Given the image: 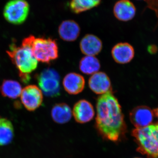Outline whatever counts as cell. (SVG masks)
I'll list each match as a JSON object with an SVG mask.
<instances>
[{
    "mask_svg": "<svg viewBox=\"0 0 158 158\" xmlns=\"http://www.w3.org/2000/svg\"><path fill=\"white\" fill-rule=\"evenodd\" d=\"M95 126L99 135L104 140L118 143L123 140L127 126L121 106L113 91L98 98Z\"/></svg>",
    "mask_w": 158,
    "mask_h": 158,
    "instance_id": "6da1fadb",
    "label": "cell"
},
{
    "mask_svg": "<svg viewBox=\"0 0 158 158\" xmlns=\"http://www.w3.org/2000/svg\"><path fill=\"white\" fill-rule=\"evenodd\" d=\"M11 62L18 70L22 81L27 83L31 79L30 74L37 69L38 61L30 48L24 46H17L14 43L9 46L6 52Z\"/></svg>",
    "mask_w": 158,
    "mask_h": 158,
    "instance_id": "7a4b0ae2",
    "label": "cell"
},
{
    "mask_svg": "<svg viewBox=\"0 0 158 158\" xmlns=\"http://www.w3.org/2000/svg\"><path fill=\"white\" fill-rule=\"evenodd\" d=\"M22 45L30 48L37 61L49 64L59 57V48L55 40L30 35L23 40Z\"/></svg>",
    "mask_w": 158,
    "mask_h": 158,
    "instance_id": "3957f363",
    "label": "cell"
},
{
    "mask_svg": "<svg viewBox=\"0 0 158 158\" xmlns=\"http://www.w3.org/2000/svg\"><path fill=\"white\" fill-rule=\"evenodd\" d=\"M131 135L138 145L137 152L148 158H158V123L135 128Z\"/></svg>",
    "mask_w": 158,
    "mask_h": 158,
    "instance_id": "277c9868",
    "label": "cell"
},
{
    "mask_svg": "<svg viewBox=\"0 0 158 158\" xmlns=\"http://www.w3.org/2000/svg\"><path fill=\"white\" fill-rule=\"evenodd\" d=\"M30 9V5L26 0H10L4 7L3 15L10 23L20 25L27 18Z\"/></svg>",
    "mask_w": 158,
    "mask_h": 158,
    "instance_id": "5b68a950",
    "label": "cell"
},
{
    "mask_svg": "<svg viewBox=\"0 0 158 158\" xmlns=\"http://www.w3.org/2000/svg\"><path fill=\"white\" fill-rule=\"evenodd\" d=\"M40 90L47 96L56 97L60 94V77L56 71L48 68L37 77Z\"/></svg>",
    "mask_w": 158,
    "mask_h": 158,
    "instance_id": "8992f818",
    "label": "cell"
},
{
    "mask_svg": "<svg viewBox=\"0 0 158 158\" xmlns=\"http://www.w3.org/2000/svg\"><path fill=\"white\" fill-rule=\"evenodd\" d=\"M21 101L26 110L35 111L42 105L43 95L40 88L35 85H29L22 89Z\"/></svg>",
    "mask_w": 158,
    "mask_h": 158,
    "instance_id": "52a82bcc",
    "label": "cell"
},
{
    "mask_svg": "<svg viewBox=\"0 0 158 158\" xmlns=\"http://www.w3.org/2000/svg\"><path fill=\"white\" fill-rule=\"evenodd\" d=\"M155 116L153 110L145 106L136 107L130 113V120L136 128L146 127L152 124Z\"/></svg>",
    "mask_w": 158,
    "mask_h": 158,
    "instance_id": "ba28073f",
    "label": "cell"
},
{
    "mask_svg": "<svg viewBox=\"0 0 158 158\" xmlns=\"http://www.w3.org/2000/svg\"><path fill=\"white\" fill-rule=\"evenodd\" d=\"M72 114L77 123L83 124L91 121L94 117L95 112L90 102L83 99L74 105Z\"/></svg>",
    "mask_w": 158,
    "mask_h": 158,
    "instance_id": "9c48e42d",
    "label": "cell"
},
{
    "mask_svg": "<svg viewBox=\"0 0 158 158\" xmlns=\"http://www.w3.org/2000/svg\"><path fill=\"white\" fill-rule=\"evenodd\" d=\"M89 88L97 94H103L112 91L111 81L107 75L102 72L93 74L89 80Z\"/></svg>",
    "mask_w": 158,
    "mask_h": 158,
    "instance_id": "30bf717a",
    "label": "cell"
},
{
    "mask_svg": "<svg viewBox=\"0 0 158 158\" xmlns=\"http://www.w3.org/2000/svg\"><path fill=\"white\" fill-rule=\"evenodd\" d=\"M113 12L114 16L118 20L127 22L135 17L136 9L130 0H119L114 5Z\"/></svg>",
    "mask_w": 158,
    "mask_h": 158,
    "instance_id": "8fae6325",
    "label": "cell"
},
{
    "mask_svg": "<svg viewBox=\"0 0 158 158\" xmlns=\"http://www.w3.org/2000/svg\"><path fill=\"white\" fill-rule=\"evenodd\" d=\"M113 59L118 64H125L131 61L135 56V49L128 43H119L113 47L111 52Z\"/></svg>",
    "mask_w": 158,
    "mask_h": 158,
    "instance_id": "7c38bea8",
    "label": "cell"
},
{
    "mask_svg": "<svg viewBox=\"0 0 158 158\" xmlns=\"http://www.w3.org/2000/svg\"><path fill=\"white\" fill-rule=\"evenodd\" d=\"M85 84L84 77L76 73L67 74L63 80L64 89L67 93L72 95L81 93L84 90Z\"/></svg>",
    "mask_w": 158,
    "mask_h": 158,
    "instance_id": "4fadbf2b",
    "label": "cell"
},
{
    "mask_svg": "<svg viewBox=\"0 0 158 158\" xmlns=\"http://www.w3.org/2000/svg\"><path fill=\"white\" fill-rule=\"evenodd\" d=\"M82 53L87 56L98 55L102 48L101 40L93 34H88L83 37L80 44Z\"/></svg>",
    "mask_w": 158,
    "mask_h": 158,
    "instance_id": "5bb4252c",
    "label": "cell"
},
{
    "mask_svg": "<svg viewBox=\"0 0 158 158\" xmlns=\"http://www.w3.org/2000/svg\"><path fill=\"white\" fill-rule=\"evenodd\" d=\"M81 32L78 24L73 20L63 21L58 29L59 37L63 40L72 42L76 40Z\"/></svg>",
    "mask_w": 158,
    "mask_h": 158,
    "instance_id": "9a60e30c",
    "label": "cell"
},
{
    "mask_svg": "<svg viewBox=\"0 0 158 158\" xmlns=\"http://www.w3.org/2000/svg\"><path fill=\"white\" fill-rule=\"evenodd\" d=\"M72 111L69 105L60 103L54 105L51 111L53 120L58 124H63L69 122L72 116Z\"/></svg>",
    "mask_w": 158,
    "mask_h": 158,
    "instance_id": "2e32d148",
    "label": "cell"
},
{
    "mask_svg": "<svg viewBox=\"0 0 158 158\" xmlns=\"http://www.w3.org/2000/svg\"><path fill=\"white\" fill-rule=\"evenodd\" d=\"M22 91L19 82L12 80H5L0 86V92L4 97L16 99L20 96Z\"/></svg>",
    "mask_w": 158,
    "mask_h": 158,
    "instance_id": "e0dca14e",
    "label": "cell"
},
{
    "mask_svg": "<svg viewBox=\"0 0 158 158\" xmlns=\"http://www.w3.org/2000/svg\"><path fill=\"white\" fill-rule=\"evenodd\" d=\"M14 137L13 124L8 118L0 116V146L11 143Z\"/></svg>",
    "mask_w": 158,
    "mask_h": 158,
    "instance_id": "ac0fdd59",
    "label": "cell"
},
{
    "mask_svg": "<svg viewBox=\"0 0 158 158\" xmlns=\"http://www.w3.org/2000/svg\"><path fill=\"white\" fill-rule=\"evenodd\" d=\"M101 65L99 61L94 56H86L80 62L79 69L83 73L92 75L98 72Z\"/></svg>",
    "mask_w": 158,
    "mask_h": 158,
    "instance_id": "d6986e66",
    "label": "cell"
},
{
    "mask_svg": "<svg viewBox=\"0 0 158 158\" xmlns=\"http://www.w3.org/2000/svg\"><path fill=\"white\" fill-rule=\"evenodd\" d=\"M102 0H71V10L75 14H79L97 7Z\"/></svg>",
    "mask_w": 158,
    "mask_h": 158,
    "instance_id": "ffe728a7",
    "label": "cell"
},
{
    "mask_svg": "<svg viewBox=\"0 0 158 158\" xmlns=\"http://www.w3.org/2000/svg\"><path fill=\"white\" fill-rule=\"evenodd\" d=\"M158 48L154 44H151L148 47V51L150 54H155L157 52Z\"/></svg>",
    "mask_w": 158,
    "mask_h": 158,
    "instance_id": "44dd1931",
    "label": "cell"
},
{
    "mask_svg": "<svg viewBox=\"0 0 158 158\" xmlns=\"http://www.w3.org/2000/svg\"><path fill=\"white\" fill-rule=\"evenodd\" d=\"M155 116L157 118L158 120V107L156 109L153 110Z\"/></svg>",
    "mask_w": 158,
    "mask_h": 158,
    "instance_id": "7402d4cb",
    "label": "cell"
},
{
    "mask_svg": "<svg viewBox=\"0 0 158 158\" xmlns=\"http://www.w3.org/2000/svg\"></svg>",
    "mask_w": 158,
    "mask_h": 158,
    "instance_id": "603a6c76",
    "label": "cell"
}]
</instances>
